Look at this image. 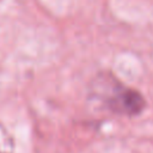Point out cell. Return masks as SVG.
<instances>
[{
	"label": "cell",
	"instance_id": "6da1fadb",
	"mask_svg": "<svg viewBox=\"0 0 153 153\" xmlns=\"http://www.w3.org/2000/svg\"><path fill=\"white\" fill-rule=\"evenodd\" d=\"M115 92L110 94L106 100L108 108L115 114L126 116H136L146 106V100L142 94L133 88L118 84L115 86Z\"/></svg>",
	"mask_w": 153,
	"mask_h": 153
}]
</instances>
